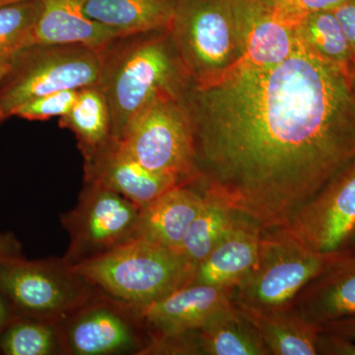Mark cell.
Segmentation results:
<instances>
[{
  "mask_svg": "<svg viewBox=\"0 0 355 355\" xmlns=\"http://www.w3.org/2000/svg\"><path fill=\"white\" fill-rule=\"evenodd\" d=\"M236 216L226 203L203 193L202 209L189 228L179 252L197 268L233 225Z\"/></svg>",
  "mask_w": 355,
  "mask_h": 355,
  "instance_id": "obj_23",
  "label": "cell"
},
{
  "mask_svg": "<svg viewBox=\"0 0 355 355\" xmlns=\"http://www.w3.org/2000/svg\"><path fill=\"white\" fill-rule=\"evenodd\" d=\"M261 236V228L257 224L237 214L231 228L196 268L190 284L234 291L256 263Z\"/></svg>",
  "mask_w": 355,
  "mask_h": 355,
  "instance_id": "obj_16",
  "label": "cell"
},
{
  "mask_svg": "<svg viewBox=\"0 0 355 355\" xmlns=\"http://www.w3.org/2000/svg\"><path fill=\"white\" fill-rule=\"evenodd\" d=\"M301 43L324 60L347 69L354 60L352 46L333 10L304 16L297 24Z\"/></svg>",
  "mask_w": 355,
  "mask_h": 355,
  "instance_id": "obj_24",
  "label": "cell"
},
{
  "mask_svg": "<svg viewBox=\"0 0 355 355\" xmlns=\"http://www.w3.org/2000/svg\"><path fill=\"white\" fill-rule=\"evenodd\" d=\"M85 181L109 189L132 200L140 209L178 184L179 178L147 169L113 139L84 157Z\"/></svg>",
  "mask_w": 355,
  "mask_h": 355,
  "instance_id": "obj_13",
  "label": "cell"
},
{
  "mask_svg": "<svg viewBox=\"0 0 355 355\" xmlns=\"http://www.w3.org/2000/svg\"><path fill=\"white\" fill-rule=\"evenodd\" d=\"M13 58L10 60H6V62H0V83H1L2 79L6 76L7 72L10 69L11 65H12Z\"/></svg>",
  "mask_w": 355,
  "mask_h": 355,
  "instance_id": "obj_34",
  "label": "cell"
},
{
  "mask_svg": "<svg viewBox=\"0 0 355 355\" xmlns=\"http://www.w3.org/2000/svg\"><path fill=\"white\" fill-rule=\"evenodd\" d=\"M202 205V191L178 184L140 209L139 237L179 251Z\"/></svg>",
  "mask_w": 355,
  "mask_h": 355,
  "instance_id": "obj_17",
  "label": "cell"
},
{
  "mask_svg": "<svg viewBox=\"0 0 355 355\" xmlns=\"http://www.w3.org/2000/svg\"><path fill=\"white\" fill-rule=\"evenodd\" d=\"M300 316L318 326L355 316V250L331 256L321 272L292 302Z\"/></svg>",
  "mask_w": 355,
  "mask_h": 355,
  "instance_id": "obj_14",
  "label": "cell"
},
{
  "mask_svg": "<svg viewBox=\"0 0 355 355\" xmlns=\"http://www.w3.org/2000/svg\"><path fill=\"white\" fill-rule=\"evenodd\" d=\"M202 355H270L253 324L233 304L200 330Z\"/></svg>",
  "mask_w": 355,
  "mask_h": 355,
  "instance_id": "obj_22",
  "label": "cell"
},
{
  "mask_svg": "<svg viewBox=\"0 0 355 355\" xmlns=\"http://www.w3.org/2000/svg\"><path fill=\"white\" fill-rule=\"evenodd\" d=\"M313 251H342L355 229V160L306 202L286 226Z\"/></svg>",
  "mask_w": 355,
  "mask_h": 355,
  "instance_id": "obj_11",
  "label": "cell"
},
{
  "mask_svg": "<svg viewBox=\"0 0 355 355\" xmlns=\"http://www.w3.org/2000/svg\"><path fill=\"white\" fill-rule=\"evenodd\" d=\"M321 330L336 334L355 342V316L322 324Z\"/></svg>",
  "mask_w": 355,
  "mask_h": 355,
  "instance_id": "obj_30",
  "label": "cell"
},
{
  "mask_svg": "<svg viewBox=\"0 0 355 355\" xmlns=\"http://www.w3.org/2000/svg\"><path fill=\"white\" fill-rule=\"evenodd\" d=\"M17 315L14 312L12 306L0 292V334L13 321Z\"/></svg>",
  "mask_w": 355,
  "mask_h": 355,
  "instance_id": "obj_31",
  "label": "cell"
},
{
  "mask_svg": "<svg viewBox=\"0 0 355 355\" xmlns=\"http://www.w3.org/2000/svg\"><path fill=\"white\" fill-rule=\"evenodd\" d=\"M355 57V0H345L335 10Z\"/></svg>",
  "mask_w": 355,
  "mask_h": 355,
  "instance_id": "obj_29",
  "label": "cell"
},
{
  "mask_svg": "<svg viewBox=\"0 0 355 355\" xmlns=\"http://www.w3.org/2000/svg\"><path fill=\"white\" fill-rule=\"evenodd\" d=\"M168 31L191 83H214L244 58L234 0H176Z\"/></svg>",
  "mask_w": 355,
  "mask_h": 355,
  "instance_id": "obj_4",
  "label": "cell"
},
{
  "mask_svg": "<svg viewBox=\"0 0 355 355\" xmlns=\"http://www.w3.org/2000/svg\"><path fill=\"white\" fill-rule=\"evenodd\" d=\"M33 44H83L101 50L116 34L86 15L87 0H40Z\"/></svg>",
  "mask_w": 355,
  "mask_h": 355,
  "instance_id": "obj_18",
  "label": "cell"
},
{
  "mask_svg": "<svg viewBox=\"0 0 355 355\" xmlns=\"http://www.w3.org/2000/svg\"><path fill=\"white\" fill-rule=\"evenodd\" d=\"M78 90H62L37 98L16 110L14 116L28 121H46L69 113L76 102Z\"/></svg>",
  "mask_w": 355,
  "mask_h": 355,
  "instance_id": "obj_27",
  "label": "cell"
},
{
  "mask_svg": "<svg viewBox=\"0 0 355 355\" xmlns=\"http://www.w3.org/2000/svg\"><path fill=\"white\" fill-rule=\"evenodd\" d=\"M60 127L76 135L83 158L114 139L109 104L102 88L95 85L78 90L73 106L60 118Z\"/></svg>",
  "mask_w": 355,
  "mask_h": 355,
  "instance_id": "obj_21",
  "label": "cell"
},
{
  "mask_svg": "<svg viewBox=\"0 0 355 355\" xmlns=\"http://www.w3.org/2000/svg\"><path fill=\"white\" fill-rule=\"evenodd\" d=\"M233 304L231 289L188 284L150 304L128 305L144 328L154 336L200 331Z\"/></svg>",
  "mask_w": 355,
  "mask_h": 355,
  "instance_id": "obj_12",
  "label": "cell"
},
{
  "mask_svg": "<svg viewBox=\"0 0 355 355\" xmlns=\"http://www.w3.org/2000/svg\"><path fill=\"white\" fill-rule=\"evenodd\" d=\"M72 268L102 293L135 306L188 286L196 270L181 252L142 237Z\"/></svg>",
  "mask_w": 355,
  "mask_h": 355,
  "instance_id": "obj_3",
  "label": "cell"
},
{
  "mask_svg": "<svg viewBox=\"0 0 355 355\" xmlns=\"http://www.w3.org/2000/svg\"><path fill=\"white\" fill-rule=\"evenodd\" d=\"M99 86L106 95L113 137L161 93L179 96L190 83L168 29L116 37L100 50Z\"/></svg>",
  "mask_w": 355,
  "mask_h": 355,
  "instance_id": "obj_2",
  "label": "cell"
},
{
  "mask_svg": "<svg viewBox=\"0 0 355 355\" xmlns=\"http://www.w3.org/2000/svg\"><path fill=\"white\" fill-rule=\"evenodd\" d=\"M347 78H349V84L350 92L355 98V58L354 60L350 62L347 69Z\"/></svg>",
  "mask_w": 355,
  "mask_h": 355,
  "instance_id": "obj_33",
  "label": "cell"
},
{
  "mask_svg": "<svg viewBox=\"0 0 355 355\" xmlns=\"http://www.w3.org/2000/svg\"><path fill=\"white\" fill-rule=\"evenodd\" d=\"M235 305L257 329L270 355H317L321 327L307 321L291 306L263 310Z\"/></svg>",
  "mask_w": 355,
  "mask_h": 355,
  "instance_id": "obj_19",
  "label": "cell"
},
{
  "mask_svg": "<svg viewBox=\"0 0 355 355\" xmlns=\"http://www.w3.org/2000/svg\"><path fill=\"white\" fill-rule=\"evenodd\" d=\"M60 324L62 354H141L147 342L130 306L103 293Z\"/></svg>",
  "mask_w": 355,
  "mask_h": 355,
  "instance_id": "obj_10",
  "label": "cell"
},
{
  "mask_svg": "<svg viewBox=\"0 0 355 355\" xmlns=\"http://www.w3.org/2000/svg\"><path fill=\"white\" fill-rule=\"evenodd\" d=\"M147 169L179 178L197 177L193 132L179 96L161 93L133 116L119 139Z\"/></svg>",
  "mask_w": 355,
  "mask_h": 355,
  "instance_id": "obj_8",
  "label": "cell"
},
{
  "mask_svg": "<svg viewBox=\"0 0 355 355\" xmlns=\"http://www.w3.org/2000/svg\"><path fill=\"white\" fill-rule=\"evenodd\" d=\"M140 207L120 193L86 182L62 222L69 234L64 260L76 266L139 237Z\"/></svg>",
  "mask_w": 355,
  "mask_h": 355,
  "instance_id": "obj_9",
  "label": "cell"
},
{
  "mask_svg": "<svg viewBox=\"0 0 355 355\" xmlns=\"http://www.w3.org/2000/svg\"><path fill=\"white\" fill-rule=\"evenodd\" d=\"M19 254L15 240L8 236H0V257Z\"/></svg>",
  "mask_w": 355,
  "mask_h": 355,
  "instance_id": "obj_32",
  "label": "cell"
},
{
  "mask_svg": "<svg viewBox=\"0 0 355 355\" xmlns=\"http://www.w3.org/2000/svg\"><path fill=\"white\" fill-rule=\"evenodd\" d=\"M299 40V39H298ZM202 193L261 231L294 214L355 160V98L347 69L299 43L284 62L240 64L180 95Z\"/></svg>",
  "mask_w": 355,
  "mask_h": 355,
  "instance_id": "obj_1",
  "label": "cell"
},
{
  "mask_svg": "<svg viewBox=\"0 0 355 355\" xmlns=\"http://www.w3.org/2000/svg\"><path fill=\"white\" fill-rule=\"evenodd\" d=\"M0 292L17 317L60 324L98 295V289L62 259L0 257Z\"/></svg>",
  "mask_w": 355,
  "mask_h": 355,
  "instance_id": "obj_5",
  "label": "cell"
},
{
  "mask_svg": "<svg viewBox=\"0 0 355 355\" xmlns=\"http://www.w3.org/2000/svg\"><path fill=\"white\" fill-rule=\"evenodd\" d=\"M244 36L241 64L266 67L286 60L297 48V24L265 0H234Z\"/></svg>",
  "mask_w": 355,
  "mask_h": 355,
  "instance_id": "obj_15",
  "label": "cell"
},
{
  "mask_svg": "<svg viewBox=\"0 0 355 355\" xmlns=\"http://www.w3.org/2000/svg\"><path fill=\"white\" fill-rule=\"evenodd\" d=\"M176 0H87L90 19L116 36L169 29Z\"/></svg>",
  "mask_w": 355,
  "mask_h": 355,
  "instance_id": "obj_20",
  "label": "cell"
},
{
  "mask_svg": "<svg viewBox=\"0 0 355 355\" xmlns=\"http://www.w3.org/2000/svg\"><path fill=\"white\" fill-rule=\"evenodd\" d=\"M101 53L83 44H32L13 58L0 83V123L37 98L99 85Z\"/></svg>",
  "mask_w": 355,
  "mask_h": 355,
  "instance_id": "obj_6",
  "label": "cell"
},
{
  "mask_svg": "<svg viewBox=\"0 0 355 355\" xmlns=\"http://www.w3.org/2000/svg\"><path fill=\"white\" fill-rule=\"evenodd\" d=\"M42 8L40 0H23L0 7V62L12 60L32 46Z\"/></svg>",
  "mask_w": 355,
  "mask_h": 355,
  "instance_id": "obj_26",
  "label": "cell"
},
{
  "mask_svg": "<svg viewBox=\"0 0 355 355\" xmlns=\"http://www.w3.org/2000/svg\"><path fill=\"white\" fill-rule=\"evenodd\" d=\"M345 249L355 250V229L354 230V232H352V236H350L349 241H347V245H345Z\"/></svg>",
  "mask_w": 355,
  "mask_h": 355,
  "instance_id": "obj_35",
  "label": "cell"
},
{
  "mask_svg": "<svg viewBox=\"0 0 355 355\" xmlns=\"http://www.w3.org/2000/svg\"><path fill=\"white\" fill-rule=\"evenodd\" d=\"M0 352L6 355L62 354L60 324L16 317L0 334Z\"/></svg>",
  "mask_w": 355,
  "mask_h": 355,
  "instance_id": "obj_25",
  "label": "cell"
},
{
  "mask_svg": "<svg viewBox=\"0 0 355 355\" xmlns=\"http://www.w3.org/2000/svg\"><path fill=\"white\" fill-rule=\"evenodd\" d=\"M334 254L313 251L284 227L261 231L258 258L233 301L263 310L289 307Z\"/></svg>",
  "mask_w": 355,
  "mask_h": 355,
  "instance_id": "obj_7",
  "label": "cell"
},
{
  "mask_svg": "<svg viewBox=\"0 0 355 355\" xmlns=\"http://www.w3.org/2000/svg\"><path fill=\"white\" fill-rule=\"evenodd\" d=\"M23 1V0H0V7L8 6V4L16 3V2Z\"/></svg>",
  "mask_w": 355,
  "mask_h": 355,
  "instance_id": "obj_36",
  "label": "cell"
},
{
  "mask_svg": "<svg viewBox=\"0 0 355 355\" xmlns=\"http://www.w3.org/2000/svg\"><path fill=\"white\" fill-rule=\"evenodd\" d=\"M317 355H355V342L321 330L318 338Z\"/></svg>",
  "mask_w": 355,
  "mask_h": 355,
  "instance_id": "obj_28",
  "label": "cell"
}]
</instances>
